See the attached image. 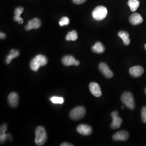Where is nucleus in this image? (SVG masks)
<instances>
[{"label":"nucleus","mask_w":146,"mask_h":146,"mask_svg":"<svg viewBox=\"0 0 146 146\" xmlns=\"http://www.w3.org/2000/svg\"><path fill=\"white\" fill-rule=\"evenodd\" d=\"M141 119L143 123H146V106L142 108L141 110Z\"/></svg>","instance_id":"obj_25"},{"label":"nucleus","mask_w":146,"mask_h":146,"mask_svg":"<svg viewBox=\"0 0 146 146\" xmlns=\"http://www.w3.org/2000/svg\"><path fill=\"white\" fill-rule=\"evenodd\" d=\"M24 11V8L22 7H19L16 8L14 11L15 16L14 17V21H17L19 24H22L23 22V20L21 17V14Z\"/></svg>","instance_id":"obj_15"},{"label":"nucleus","mask_w":146,"mask_h":146,"mask_svg":"<svg viewBox=\"0 0 146 146\" xmlns=\"http://www.w3.org/2000/svg\"><path fill=\"white\" fill-rule=\"evenodd\" d=\"M108 14L107 9L102 5L96 7L92 12V16L96 21H102L104 19Z\"/></svg>","instance_id":"obj_3"},{"label":"nucleus","mask_w":146,"mask_h":146,"mask_svg":"<svg viewBox=\"0 0 146 146\" xmlns=\"http://www.w3.org/2000/svg\"><path fill=\"white\" fill-rule=\"evenodd\" d=\"M129 138V134L125 131H121L117 132L113 136V139L115 141H125Z\"/></svg>","instance_id":"obj_10"},{"label":"nucleus","mask_w":146,"mask_h":146,"mask_svg":"<svg viewBox=\"0 0 146 146\" xmlns=\"http://www.w3.org/2000/svg\"><path fill=\"white\" fill-rule=\"evenodd\" d=\"M128 5L130 7L131 11L133 12L135 11L140 5V2L139 0H129Z\"/></svg>","instance_id":"obj_20"},{"label":"nucleus","mask_w":146,"mask_h":146,"mask_svg":"<svg viewBox=\"0 0 146 146\" xmlns=\"http://www.w3.org/2000/svg\"><path fill=\"white\" fill-rule=\"evenodd\" d=\"M7 130V125L6 124H3V125H1V134H3L5 133V131Z\"/></svg>","instance_id":"obj_26"},{"label":"nucleus","mask_w":146,"mask_h":146,"mask_svg":"<svg viewBox=\"0 0 146 146\" xmlns=\"http://www.w3.org/2000/svg\"><path fill=\"white\" fill-rule=\"evenodd\" d=\"M19 55H20V52L19 50H15V49L11 50L9 54L6 57V61H5L6 64H9L14 58L19 56Z\"/></svg>","instance_id":"obj_18"},{"label":"nucleus","mask_w":146,"mask_h":146,"mask_svg":"<svg viewBox=\"0 0 146 146\" xmlns=\"http://www.w3.org/2000/svg\"><path fill=\"white\" fill-rule=\"evenodd\" d=\"M48 63L46 56L43 55H37L31 60L30 63V68L34 72H37L40 67L44 66Z\"/></svg>","instance_id":"obj_1"},{"label":"nucleus","mask_w":146,"mask_h":146,"mask_svg":"<svg viewBox=\"0 0 146 146\" xmlns=\"http://www.w3.org/2000/svg\"><path fill=\"white\" fill-rule=\"evenodd\" d=\"M144 73V69L140 66H135L130 68L129 74L134 78H139Z\"/></svg>","instance_id":"obj_13"},{"label":"nucleus","mask_w":146,"mask_h":146,"mask_svg":"<svg viewBox=\"0 0 146 146\" xmlns=\"http://www.w3.org/2000/svg\"><path fill=\"white\" fill-rule=\"evenodd\" d=\"M73 3L76 5H81L86 2V0H72Z\"/></svg>","instance_id":"obj_27"},{"label":"nucleus","mask_w":146,"mask_h":146,"mask_svg":"<svg viewBox=\"0 0 146 146\" xmlns=\"http://www.w3.org/2000/svg\"><path fill=\"white\" fill-rule=\"evenodd\" d=\"M41 26V21L38 18H34L28 22V24L25 26V30L27 31H29L31 29H38Z\"/></svg>","instance_id":"obj_8"},{"label":"nucleus","mask_w":146,"mask_h":146,"mask_svg":"<svg viewBox=\"0 0 146 146\" xmlns=\"http://www.w3.org/2000/svg\"><path fill=\"white\" fill-rule=\"evenodd\" d=\"M92 50L93 52L97 54H101L104 52L105 48L103 44L101 42H96L92 48Z\"/></svg>","instance_id":"obj_19"},{"label":"nucleus","mask_w":146,"mask_h":146,"mask_svg":"<svg viewBox=\"0 0 146 146\" xmlns=\"http://www.w3.org/2000/svg\"><path fill=\"white\" fill-rule=\"evenodd\" d=\"M78 38V35L76 31H73L69 32L67 35L66 36V40L67 41H76Z\"/></svg>","instance_id":"obj_21"},{"label":"nucleus","mask_w":146,"mask_h":146,"mask_svg":"<svg viewBox=\"0 0 146 146\" xmlns=\"http://www.w3.org/2000/svg\"><path fill=\"white\" fill-rule=\"evenodd\" d=\"M61 146H74L72 144H71V143H68V142H64V143H62L61 145Z\"/></svg>","instance_id":"obj_28"},{"label":"nucleus","mask_w":146,"mask_h":146,"mask_svg":"<svg viewBox=\"0 0 146 146\" xmlns=\"http://www.w3.org/2000/svg\"><path fill=\"white\" fill-rule=\"evenodd\" d=\"M47 139V132L45 128L42 126L37 127L35 130V144L37 146H43L45 144Z\"/></svg>","instance_id":"obj_2"},{"label":"nucleus","mask_w":146,"mask_h":146,"mask_svg":"<svg viewBox=\"0 0 146 146\" xmlns=\"http://www.w3.org/2000/svg\"><path fill=\"white\" fill-rule=\"evenodd\" d=\"M129 21L131 25L134 26L139 25L143 22V19L139 13H134L129 18Z\"/></svg>","instance_id":"obj_14"},{"label":"nucleus","mask_w":146,"mask_h":146,"mask_svg":"<svg viewBox=\"0 0 146 146\" xmlns=\"http://www.w3.org/2000/svg\"><path fill=\"white\" fill-rule=\"evenodd\" d=\"M118 36L120 37L123 42L125 46H128L130 44L131 40L129 38V34L125 31H120L118 33Z\"/></svg>","instance_id":"obj_17"},{"label":"nucleus","mask_w":146,"mask_h":146,"mask_svg":"<svg viewBox=\"0 0 146 146\" xmlns=\"http://www.w3.org/2000/svg\"><path fill=\"white\" fill-rule=\"evenodd\" d=\"M122 103L129 110H133L135 108V104L133 94L129 92H125L121 98Z\"/></svg>","instance_id":"obj_4"},{"label":"nucleus","mask_w":146,"mask_h":146,"mask_svg":"<svg viewBox=\"0 0 146 146\" xmlns=\"http://www.w3.org/2000/svg\"><path fill=\"white\" fill-rule=\"evenodd\" d=\"M76 60L73 56L71 55H66L63 57L62 59V63L63 64L66 66H71L75 65Z\"/></svg>","instance_id":"obj_16"},{"label":"nucleus","mask_w":146,"mask_h":146,"mask_svg":"<svg viewBox=\"0 0 146 146\" xmlns=\"http://www.w3.org/2000/svg\"><path fill=\"white\" fill-rule=\"evenodd\" d=\"M111 116L113 119L110 127L113 129L119 128L122 123V119L119 116V112L117 111H113L111 113Z\"/></svg>","instance_id":"obj_6"},{"label":"nucleus","mask_w":146,"mask_h":146,"mask_svg":"<svg viewBox=\"0 0 146 146\" xmlns=\"http://www.w3.org/2000/svg\"><path fill=\"white\" fill-rule=\"evenodd\" d=\"M86 115V110L85 108L79 106L75 107L73 109L70 113L69 116L71 119L73 120H79L84 117Z\"/></svg>","instance_id":"obj_5"},{"label":"nucleus","mask_w":146,"mask_h":146,"mask_svg":"<svg viewBox=\"0 0 146 146\" xmlns=\"http://www.w3.org/2000/svg\"><path fill=\"white\" fill-rule=\"evenodd\" d=\"M19 95L16 92H12L8 95V102L11 107H17L19 104Z\"/></svg>","instance_id":"obj_11"},{"label":"nucleus","mask_w":146,"mask_h":146,"mask_svg":"<svg viewBox=\"0 0 146 146\" xmlns=\"http://www.w3.org/2000/svg\"><path fill=\"white\" fill-rule=\"evenodd\" d=\"M8 139H11V135L10 134H6V133H3V134H1L0 135V140H1V143H3L5 142Z\"/></svg>","instance_id":"obj_23"},{"label":"nucleus","mask_w":146,"mask_h":146,"mask_svg":"<svg viewBox=\"0 0 146 146\" xmlns=\"http://www.w3.org/2000/svg\"><path fill=\"white\" fill-rule=\"evenodd\" d=\"M50 100L54 104H62L64 102V99L62 97L52 96L50 98Z\"/></svg>","instance_id":"obj_22"},{"label":"nucleus","mask_w":146,"mask_h":146,"mask_svg":"<svg viewBox=\"0 0 146 146\" xmlns=\"http://www.w3.org/2000/svg\"><path fill=\"white\" fill-rule=\"evenodd\" d=\"M80 64V62L78 61H76V62L75 63V65L74 66H78Z\"/></svg>","instance_id":"obj_30"},{"label":"nucleus","mask_w":146,"mask_h":146,"mask_svg":"<svg viewBox=\"0 0 146 146\" xmlns=\"http://www.w3.org/2000/svg\"><path fill=\"white\" fill-rule=\"evenodd\" d=\"M121 108H122V109H124V108H125L124 106H122V107H121Z\"/></svg>","instance_id":"obj_31"},{"label":"nucleus","mask_w":146,"mask_h":146,"mask_svg":"<svg viewBox=\"0 0 146 146\" xmlns=\"http://www.w3.org/2000/svg\"><path fill=\"white\" fill-rule=\"evenodd\" d=\"M100 71L104 75L105 78H111L113 76V73L110 69L109 67L105 63H101L99 65Z\"/></svg>","instance_id":"obj_7"},{"label":"nucleus","mask_w":146,"mask_h":146,"mask_svg":"<svg viewBox=\"0 0 146 146\" xmlns=\"http://www.w3.org/2000/svg\"><path fill=\"white\" fill-rule=\"evenodd\" d=\"M145 93L146 94V89H145Z\"/></svg>","instance_id":"obj_33"},{"label":"nucleus","mask_w":146,"mask_h":146,"mask_svg":"<svg viewBox=\"0 0 146 146\" xmlns=\"http://www.w3.org/2000/svg\"><path fill=\"white\" fill-rule=\"evenodd\" d=\"M77 131L82 135L88 136L92 133L93 129L90 125L82 124L77 127Z\"/></svg>","instance_id":"obj_9"},{"label":"nucleus","mask_w":146,"mask_h":146,"mask_svg":"<svg viewBox=\"0 0 146 146\" xmlns=\"http://www.w3.org/2000/svg\"><path fill=\"white\" fill-rule=\"evenodd\" d=\"M145 50H146V44L145 45Z\"/></svg>","instance_id":"obj_32"},{"label":"nucleus","mask_w":146,"mask_h":146,"mask_svg":"<svg viewBox=\"0 0 146 146\" xmlns=\"http://www.w3.org/2000/svg\"><path fill=\"white\" fill-rule=\"evenodd\" d=\"M6 35H5V34L1 32L0 33V37H1V39H4L5 38Z\"/></svg>","instance_id":"obj_29"},{"label":"nucleus","mask_w":146,"mask_h":146,"mask_svg":"<svg viewBox=\"0 0 146 146\" xmlns=\"http://www.w3.org/2000/svg\"><path fill=\"white\" fill-rule=\"evenodd\" d=\"M89 89L94 96L99 98L102 95L101 90L99 84L96 82H91L89 84Z\"/></svg>","instance_id":"obj_12"},{"label":"nucleus","mask_w":146,"mask_h":146,"mask_svg":"<svg viewBox=\"0 0 146 146\" xmlns=\"http://www.w3.org/2000/svg\"><path fill=\"white\" fill-rule=\"evenodd\" d=\"M69 23V19L68 17H63L59 22V25L62 27L68 25Z\"/></svg>","instance_id":"obj_24"}]
</instances>
